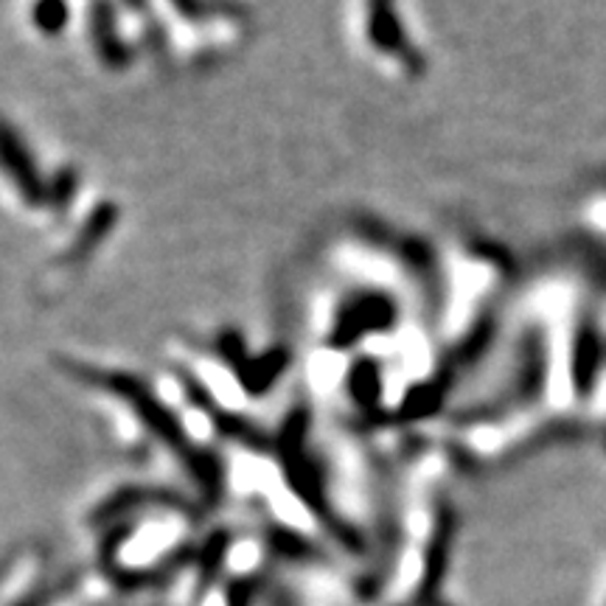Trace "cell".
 Listing matches in <instances>:
<instances>
[{"label": "cell", "instance_id": "obj_5", "mask_svg": "<svg viewBox=\"0 0 606 606\" xmlns=\"http://www.w3.org/2000/svg\"><path fill=\"white\" fill-rule=\"evenodd\" d=\"M71 20V9H67L65 0H34L31 3V25H34L40 34L56 36Z\"/></svg>", "mask_w": 606, "mask_h": 606}, {"label": "cell", "instance_id": "obj_4", "mask_svg": "<svg viewBox=\"0 0 606 606\" xmlns=\"http://www.w3.org/2000/svg\"><path fill=\"white\" fill-rule=\"evenodd\" d=\"M228 551H231V534L228 531H217V534L208 536L206 545L200 547V556H197V593L206 595L217 584V578L222 576Z\"/></svg>", "mask_w": 606, "mask_h": 606}, {"label": "cell", "instance_id": "obj_3", "mask_svg": "<svg viewBox=\"0 0 606 606\" xmlns=\"http://www.w3.org/2000/svg\"><path fill=\"white\" fill-rule=\"evenodd\" d=\"M452 540H454V516L452 511L441 509L438 511L436 522H432L430 540H427V547H425V567H421V582H419L421 604L427 606L436 604L438 589H441L443 578H447V571H449Z\"/></svg>", "mask_w": 606, "mask_h": 606}, {"label": "cell", "instance_id": "obj_1", "mask_svg": "<svg viewBox=\"0 0 606 606\" xmlns=\"http://www.w3.org/2000/svg\"><path fill=\"white\" fill-rule=\"evenodd\" d=\"M363 40L365 49L376 60L388 65L396 76H412L419 73V60L412 56L407 34H401V25L396 23L394 0H365V20H363Z\"/></svg>", "mask_w": 606, "mask_h": 606}, {"label": "cell", "instance_id": "obj_6", "mask_svg": "<svg viewBox=\"0 0 606 606\" xmlns=\"http://www.w3.org/2000/svg\"><path fill=\"white\" fill-rule=\"evenodd\" d=\"M255 589H259V584L253 576L231 578L224 587V606H253Z\"/></svg>", "mask_w": 606, "mask_h": 606}, {"label": "cell", "instance_id": "obj_2", "mask_svg": "<svg viewBox=\"0 0 606 606\" xmlns=\"http://www.w3.org/2000/svg\"><path fill=\"white\" fill-rule=\"evenodd\" d=\"M0 169L7 171L14 191H18L25 206H51V182H54V177L43 180L23 135L12 124L3 122V118H0Z\"/></svg>", "mask_w": 606, "mask_h": 606}]
</instances>
